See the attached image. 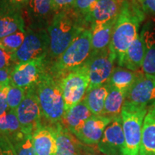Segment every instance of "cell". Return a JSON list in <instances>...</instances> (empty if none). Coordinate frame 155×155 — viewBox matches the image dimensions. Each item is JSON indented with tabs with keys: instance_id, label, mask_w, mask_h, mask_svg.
<instances>
[{
	"instance_id": "7a4b0ae2",
	"label": "cell",
	"mask_w": 155,
	"mask_h": 155,
	"mask_svg": "<svg viewBox=\"0 0 155 155\" xmlns=\"http://www.w3.org/2000/svg\"><path fill=\"white\" fill-rule=\"evenodd\" d=\"M84 19L73 7L54 14L48 28L50 57L56 60L63 54L83 30Z\"/></svg>"
},
{
	"instance_id": "d4e9b609",
	"label": "cell",
	"mask_w": 155,
	"mask_h": 155,
	"mask_svg": "<svg viewBox=\"0 0 155 155\" xmlns=\"http://www.w3.org/2000/svg\"><path fill=\"white\" fill-rule=\"evenodd\" d=\"M53 129L56 141L55 155H75L76 147L71 132L60 123Z\"/></svg>"
},
{
	"instance_id": "83f0119b",
	"label": "cell",
	"mask_w": 155,
	"mask_h": 155,
	"mask_svg": "<svg viewBox=\"0 0 155 155\" xmlns=\"http://www.w3.org/2000/svg\"><path fill=\"white\" fill-rule=\"evenodd\" d=\"M32 135L23 134L11 141L15 155H36L32 143Z\"/></svg>"
},
{
	"instance_id": "8d00e7d4",
	"label": "cell",
	"mask_w": 155,
	"mask_h": 155,
	"mask_svg": "<svg viewBox=\"0 0 155 155\" xmlns=\"http://www.w3.org/2000/svg\"><path fill=\"white\" fill-rule=\"evenodd\" d=\"M12 68L0 69V90L10 86V75Z\"/></svg>"
},
{
	"instance_id": "6da1fadb",
	"label": "cell",
	"mask_w": 155,
	"mask_h": 155,
	"mask_svg": "<svg viewBox=\"0 0 155 155\" xmlns=\"http://www.w3.org/2000/svg\"><path fill=\"white\" fill-rule=\"evenodd\" d=\"M144 18L145 13L134 0L122 1L110 44L119 67H122L126 52L139 35V29Z\"/></svg>"
},
{
	"instance_id": "52a82bcc",
	"label": "cell",
	"mask_w": 155,
	"mask_h": 155,
	"mask_svg": "<svg viewBox=\"0 0 155 155\" xmlns=\"http://www.w3.org/2000/svg\"><path fill=\"white\" fill-rule=\"evenodd\" d=\"M50 40L48 30L43 28L30 29L21 47L12 54L15 64L45 58L49 52Z\"/></svg>"
},
{
	"instance_id": "ba28073f",
	"label": "cell",
	"mask_w": 155,
	"mask_h": 155,
	"mask_svg": "<svg viewBox=\"0 0 155 155\" xmlns=\"http://www.w3.org/2000/svg\"><path fill=\"white\" fill-rule=\"evenodd\" d=\"M16 114L25 134L32 135L41 126L42 114L35 86L26 90L24 99L17 108Z\"/></svg>"
},
{
	"instance_id": "ab89813d",
	"label": "cell",
	"mask_w": 155,
	"mask_h": 155,
	"mask_svg": "<svg viewBox=\"0 0 155 155\" xmlns=\"http://www.w3.org/2000/svg\"><path fill=\"white\" fill-rule=\"evenodd\" d=\"M121 1H123V0H121Z\"/></svg>"
},
{
	"instance_id": "1f68e13d",
	"label": "cell",
	"mask_w": 155,
	"mask_h": 155,
	"mask_svg": "<svg viewBox=\"0 0 155 155\" xmlns=\"http://www.w3.org/2000/svg\"><path fill=\"white\" fill-rule=\"evenodd\" d=\"M98 0H75L73 9L83 19L90 14Z\"/></svg>"
},
{
	"instance_id": "ac0fdd59",
	"label": "cell",
	"mask_w": 155,
	"mask_h": 155,
	"mask_svg": "<svg viewBox=\"0 0 155 155\" xmlns=\"http://www.w3.org/2000/svg\"><path fill=\"white\" fill-rule=\"evenodd\" d=\"M92 115L84 101L82 100L73 107L70 108L68 111L65 112L61 121L63 127L75 135L83 124Z\"/></svg>"
},
{
	"instance_id": "e575fe53",
	"label": "cell",
	"mask_w": 155,
	"mask_h": 155,
	"mask_svg": "<svg viewBox=\"0 0 155 155\" xmlns=\"http://www.w3.org/2000/svg\"><path fill=\"white\" fill-rule=\"evenodd\" d=\"M15 63L12 58V54L0 48V69L13 68L12 64Z\"/></svg>"
},
{
	"instance_id": "8fae6325",
	"label": "cell",
	"mask_w": 155,
	"mask_h": 155,
	"mask_svg": "<svg viewBox=\"0 0 155 155\" xmlns=\"http://www.w3.org/2000/svg\"><path fill=\"white\" fill-rule=\"evenodd\" d=\"M125 103L147 108L155 106V79L141 73L127 93Z\"/></svg>"
},
{
	"instance_id": "9c48e42d",
	"label": "cell",
	"mask_w": 155,
	"mask_h": 155,
	"mask_svg": "<svg viewBox=\"0 0 155 155\" xmlns=\"http://www.w3.org/2000/svg\"><path fill=\"white\" fill-rule=\"evenodd\" d=\"M115 61L116 57L110 46L104 51L90 56L86 63L90 78L88 90L108 83Z\"/></svg>"
},
{
	"instance_id": "8992f818",
	"label": "cell",
	"mask_w": 155,
	"mask_h": 155,
	"mask_svg": "<svg viewBox=\"0 0 155 155\" xmlns=\"http://www.w3.org/2000/svg\"><path fill=\"white\" fill-rule=\"evenodd\" d=\"M58 80L63 91L65 112H66L81 102L86 95L90 83L88 65L86 63L73 70Z\"/></svg>"
},
{
	"instance_id": "277c9868",
	"label": "cell",
	"mask_w": 155,
	"mask_h": 155,
	"mask_svg": "<svg viewBox=\"0 0 155 155\" xmlns=\"http://www.w3.org/2000/svg\"><path fill=\"white\" fill-rule=\"evenodd\" d=\"M91 28L83 30L55 60L50 68L51 74L56 78H60L70 71L84 65L91 54Z\"/></svg>"
},
{
	"instance_id": "74e56055",
	"label": "cell",
	"mask_w": 155,
	"mask_h": 155,
	"mask_svg": "<svg viewBox=\"0 0 155 155\" xmlns=\"http://www.w3.org/2000/svg\"><path fill=\"white\" fill-rule=\"evenodd\" d=\"M8 88L0 90V116L3 115L9 109L8 104L7 100V94Z\"/></svg>"
},
{
	"instance_id": "4dcf8cb0",
	"label": "cell",
	"mask_w": 155,
	"mask_h": 155,
	"mask_svg": "<svg viewBox=\"0 0 155 155\" xmlns=\"http://www.w3.org/2000/svg\"><path fill=\"white\" fill-rule=\"evenodd\" d=\"M143 73L155 79V44L147 48L142 63Z\"/></svg>"
},
{
	"instance_id": "d6a6232c",
	"label": "cell",
	"mask_w": 155,
	"mask_h": 155,
	"mask_svg": "<svg viewBox=\"0 0 155 155\" xmlns=\"http://www.w3.org/2000/svg\"><path fill=\"white\" fill-rule=\"evenodd\" d=\"M0 155H15L11 141L2 135H0Z\"/></svg>"
},
{
	"instance_id": "3957f363",
	"label": "cell",
	"mask_w": 155,
	"mask_h": 155,
	"mask_svg": "<svg viewBox=\"0 0 155 155\" xmlns=\"http://www.w3.org/2000/svg\"><path fill=\"white\" fill-rule=\"evenodd\" d=\"M35 88L42 116L51 124H59L65 114V104L59 80L51 73L45 72Z\"/></svg>"
},
{
	"instance_id": "4316f807",
	"label": "cell",
	"mask_w": 155,
	"mask_h": 155,
	"mask_svg": "<svg viewBox=\"0 0 155 155\" xmlns=\"http://www.w3.org/2000/svg\"><path fill=\"white\" fill-rule=\"evenodd\" d=\"M25 37H26L25 31H18L5 37L0 39V48L10 54L15 53L21 47Z\"/></svg>"
},
{
	"instance_id": "5b68a950",
	"label": "cell",
	"mask_w": 155,
	"mask_h": 155,
	"mask_svg": "<svg viewBox=\"0 0 155 155\" xmlns=\"http://www.w3.org/2000/svg\"><path fill=\"white\" fill-rule=\"evenodd\" d=\"M148 109L124 102L121 113L125 140L124 155H139L143 122Z\"/></svg>"
},
{
	"instance_id": "e0dca14e",
	"label": "cell",
	"mask_w": 155,
	"mask_h": 155,
	"mask_svg": "<svg viewBox=\"0 0 155 155\" xmlns=\"http://www.w3.org/2000/svg\"><path fill=\"white\" fill-rule=\"evenodd\" d=\"M32 138L36 155H55L56 141L53 129L40 126Z\"/></svg>"
},
{
	"instance_id": "836d02e7",
	"label": "cell",
	"mask_w": 155,
	"mask_h": 155,
	"mask_svg": "<svg viewBox=\"0 0 155 155\" xmlns=\"http://www.w3.org/2000/svg\"><path fill=\"white\" fill-rule=\"evenodd\" d=\"M145 14L155 15V0H134Z\"/></svg>"
},
{
	"instance_id": "ffe728a7",
	"label": "cell",
	"mask_w": 155,
	"mask_h": 155,
	"mask_svg": "<svg viewBox=\"0 0 155 155\" xmlns=\"http://www.w3.org/2000/svg\"><path fill=\"white\" fill-rule=\"evenodd\" d=\"M141 73L140 71L134 72L123 67L114 68L108 84L118 88L127 95V93L138 79Z\"/></svg>"
},
{
	"instance_id": "30bf717a",
	"label": "cell",
	"mask_w": 155,
	"mask_h": 155,
	"mask_svg": "<svg viewBox=\"0 0 155 155\" xmlns=\"http://www.w3.org/2000/svg\"><path fill=\"white\" fill-rule=\"evenodd\" d=\"M45 58L15 64L10 75V85L25 90L35 86L45 71Z\"/></svg>"
},
{
	"instance_id": "d6986e66",
	"label": "cell",
	"mask_w": 155,
	"mask_h": 155,
	"mask_svg": "<svg viewBox=\"0 0 155 155\" xmlns=\"http://www.w3.org/2000/svg\"><path fill=\"white\" fill-rule=\"evenodd\" d=\"M116 19L117 17L104 24L91 28L92 32V50L91 55L99 53L109 48Z\"/></svg>"
},
{
	"instance_id": "7402d4cb",
	"label": "cell",
	"mask_w": 155,
	"mask_h": 155,
	"mask_svg": "<svg viewBox=\"0 0 155 155\" xmlns=\"http://www.w3.org/2000/svg\"><path fill=\"white\" fill-rule=\"evenodd\" d=\"M16 111L9 109L0 116V135L8 138L11 141L23 134Z\"/></svg>"
},
{
	"instance_id": "f1b7e54d",
	"label": "cell",
	"mask_w": 155,
	"mask_h": 155,
	"mask_svg": "<svg viewBox=\"0 0 155 155\" xmlns=\"http://www.w3.org/2000/svg\"><path fill=\"white\" fill-rule=\"evenodd\" d=\"M29 0H0V17L5 15L21 14Z\"/></svg>"
},
{
	"instance_id": "d590c367",
	"label": "cell",
	"mask_w": 155,
	"mask_h": 155,
	"mask_svg": "<svg viewBox=\"0 0 155 155\" xmlns=\"http://www.w3.org/2000/svg\"><path fill=\"white\" fill-rule=\"evenodd\" d=\"M75 0H52L54 12L65 10L73 7Z\"/></svg>"
},
{
	"instance_id": "44dd1931",
	"label": "cell",
	"mask_w": 155,
	"mask_h": 155,
	"mask_svg": "<svg viewBox=\"0 0 155 155\" xmlns=\"http://www.w3.org/2000/svg\"><path fill=\"white\" fill-rule=\"evenodd\" d=\"M108 83L87 90L83 101L93 115H103L104 104L108 94Z\"/></svg>"
},
{
	"instance_id": "9a60e30c",
	"label": "cell",
	"mask_w": 155,
	"mask_h": 155,
	"mask_svg": "<svg viewBox=\"0 0 155 155\" xmlns=\"http://www.w3.org/2000/svg\"><path fill=\"white\" fill-rule=\"evenodd\" d=\"M147 49L144 30H142L126 52L122 67L134 72L139 71L142 67Z\"/></svg>"
},
{
	"instance_id": "f35d334b",
	"label": "cell",
	"mask_w": 155,
	"mask_h": 155,
	"mask_svg": "<svg viewBox=\"0 0 155 155\" xmlns=\"http://www.w3.org/2000/svg\"><path fill=\"white\" fill-rule=\"evenodd\" d=\"M89 155H98V154H89Z\"/></svg>"
},
{
	"instance_id": "484cf974",
	"label": "cell",
	"mask_w": 155,
	"mask_h": 155,
	"mask_svg": "<svg viewBox=\"0 0 155 155\" xmlns=\"http://www.w3.org/2000/svg\"><path fill=\"white\" fill-rule=\"evenodd\" d=\"M25 30V20L22 14H14L0 17V39Z\"/></svg>"
},
{
	"instance_id": "7c38bea8",
	"label": "cell",
	"mask_w": 155,
	"mask_h": 155,
	"mask_svg": "<svg viewBox=\"0 0 155 155\" xmlns=\"http://www.w3.org/2000/svg\"><path fill=\"white\" fill-rule=\"evenodd\" d=\"M124 135L121 116L115 117L104 130L98 143V150L105 155H124Z\"/></svg>"
},
{
	"instance_id": "603a6c76",
	"label": "cell",
	"mask_w": 155,
	"mask_h": 155,
	"mask_svg": "<svg viewBox=\"0 0 155 155\" xmlns=\"http://www.w3.org/2000/svg\"><path fill=\"white\" fill-rule=\"evenodd\" d=\"M29 18L37 22H45L50 18L53 11L52 0H29L25 7Z\"/></svg>"
},
{
	"instance_id": "cb8c5ba5",
	"label": "cell",
	"mask_w": 155,
	"mask_h": 155,
	"mask_svg": "<svg viewBox=\"0 0 155 155\" xmlns=\"http://www.w3.org/2000/svg\"><path fill=\"white\" fill-rule=\"evenodd\" d=\"M125 99V93L109 85L108 94L106 96L105 104H104L103 115L111 118L121 116V110L124 104Z\"/></svg>"
},
{
	"instance_id": "4fadbf2b",
	"label": "cell",
	"mask_w": 155,
	"mask_h": 155,
	"mask_svg": "<svg viewBox=\"0 0 155 155\" xmlns=\"http://www.w3.org/2000/svg\"><path fill=\"white\" fill-rule=\"evenodd\" d=\"M114 118L104 115H92L86 120L75 136L87 144H98L104 130Z\"/></svg>"
},
{
	"instance_id": "5bb4252c",
	"label": "cell",
	"mask_w": 155,
	"mask_h": 155,
	"mask_svg": "<svg viewBox=\"0 0 155 155\" xmlns=\"http://www.w3.org/2000/svg\"><path fill=\"white\" fill-rule=\"evenodd\" d=\"M122 5L121 0H98L94 8L85 18V22L90 25V28L116 18Z\"/></svg>"
},
{
	"instance_id": "f546056e",
	"label": "cell",
	"mask_w": 155,
	"mask_h": 155,
	"mask_svg": "<svg viewBox=\"0 0 155 155\" xmlns=\"http://www.w3.org/2000/svg\"><path fill=\"white\" fill-rule=\"evenodd\" d=\"M26 90L20 87L10 85L7 91V100L9 108L16 111L19 104L24 99Z\"/></svg>"
},
{
	"instance_id": "2e32d148",
	"label": "cell",
	"mask_w": 155,
	"mask_h": 155,
	"mask_svg": "<svg viewBox=\"0 0 155 155\" xmlns=\"http://www.w3.org/2000/svg\"><path fill=\"white\" fill-rule=\"evenodd\" d=\"M139 155H155V106L149 108L144 117Z\"/></svg>"
}]
</instances>
